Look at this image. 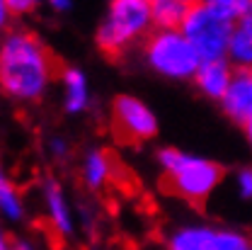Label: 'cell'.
<instances>
[{
	"mask_svg": "<svg viewBox=\"0 0 252 250\" xmlns=\"http://www.w3.org/2000/svg\"><path fill=\"white\" fill-rule=\"evenodd\" d=\"M216 238V228L204 226V223H191V226H180L172 231L165 241L167 250H211Z\"/></svg>",
	"mask_w": 252,
	"mask_h": 250,
	"instance_id": "8fae6325",
	"label": "cell"
},
{
	"mask_svg": "<svg viewBox=\"0 0 252 250\" xmlns=\"http://www.w3.org/2000/svg\"><path fill=\"white\" fill-rule=\"evenodd\" d=\"M143 61L170 80H194L201 59L180 30H153L141 44Z\"/></svg>",
	"mask_w": 252,
	"mask_h": 250,
	"instance_id": "277c9868",
	"label": "cell"
},
{
	"mask_svg": "<svg viewBox=\"0 0 252 250\" xmlns=\"http://www.w3.org/2000/svg\"><path fill=\"white\" fill-rule=\"evenodd\" d=\"M243 131H245V139H248V143H250V148H252V124H248Z\"/></svg>",
	"mask_w": 252,
	"mask_h": 250,
	"instance_id": "cb8c5ba5",
	"label": "cell"
},
{
	"mask_svg": "<svg viewBox=\"0 0 252 250\" xmlns=\"http://www.w3.org/2000/svg\"><path fill=\"white\" fill-rule=\"evenodd\" d=\"M153 30L151 0H109L107 15L94 32V44L104 59L117 61L131 46L143 44Z\"/></svg>",
	"mask_w": 252,
	"mask_h": 250,
	"instance_id": "3957f363",
	"label": "cell"
},
{
	"mask_svg": "<svg viewBox=\"0 0 252 250\" xmlns=\"http://www.w3.org/2000/svg\"><path fill=\"white\" fill-rule=\"evenodd\" d=\"M51 148H54V153L59 158H63L68 153V143H65L63 139H54V141H51Z\"/></svg>",
	"mask_w": 252,
	"mask_h": 250,
	"instance_id": "ffe728a7",
	"label": "cell"
},
{
	"mask_svg": "<svg viewBox=\"0 0 252 250\" xmlns=\"http://www.w3.org/2000/svg\"><path fill=\"white\" fill-rule=\"evenodd\" d=\"M158 165L162 189L194 207L206 204L223 180V168L216 160L194 156L180 148H160Z\"/></svg>",
	"mask_w": 252,
	"mask_h": 250,
	"instance_id": "7a4b0ae2",
	"label": "cell"
},
{
	"mask_svg": "<svg viewBox=\"0 0 252 250\" xmlns=\"http://www.w3.org/2000/svg\"><path fill=\"white\" fill-rule=\"evenodd\" d=\"M180 32L187 36V41L194 46V51L199 54L201 61L228 59V44H230L233 22H228L220 15H216L206 2H199V5L189 7Z\"/></svg>",
	"mask_w": 252,
	"mask_h": 250,
	"instance_id": "5b68a950",
	"label": "cell"
},
{
	"mask_svg": "<svg viewBox=\"0 0 252 250\" xmlns=\"http://www.w3.org/2000/svg\"><path fill=\"white\" fill-rule=\"evenodd\" d=\"M5 5L12 15H27L39 5V0H5Z\"/></svg>",
	"mask_w": 252,
	"mask_h": 250,
	"instance_id": "d6986e66",
	"label": "cell"
},
{
	"mask_svg": "<svg viewBox=\"0 0 252 250\" xmlns=\"http://www.w3.org/2000/svg\"><path fill=\"white\" fill-rule=\"evenodd\" d=\"M114 170H117V163H114L112 153H107L104 148H94V151H90V153L85 156V160H83L80 175H83V182H85L88 187L104 189L112 182Z\"/></svg>",
	"mask_w": 252,
	"mask_h": 250,
	"instance_id": "4fadbf2b",
	"label": "cell"
},
{
	"mask_svg": "<svg viewBox=\"0 0 252 250\" xmlns=\"http://www.w3.org/2000/svg\"><path fill=\"white\" fill-rule=\"evenodd\" d=\"M180 2H185L187 7H191V5H199V2H204V0H180Z\"/></svg>",
	"mask_w": 252,
	"mask_h": 250,
	"instance_id": "d4e9b609",
	"label": "cell"
},
{
	"mask_svg": "<svg viewBox=\"0 0 252 250\" xmlns=\"http://www.w3.org/2000/svg\"><path fill=\"white\" fill-rule=\"evenodd\" d=\"M211 250H252V238L248 233H240L233 228H216Z\"/></svg>",
	"mask_w": 252,
	"mask_h": 250,
	"instance_id": "e0dca14e",
	"label": "cell"
},
{
	"mask_svg": "<svg viewBox=\"0 0 252 250\" xmlns=\"http://www.w3.org/2000/svg\"><path fill=\"white\" fill-rule=\"evenodd\" d=\"M7 15H10V10H7V5H5V0H0V30L7 25Z\"/></svg>",
	"mask_w": 252,
	"mask_h": 250,
	"instance_id": "44dd1931",
	"label": "cell"
},
{
	"mask_svg": "<svg viewBox=\"0 0 252 250\" xmlns=\"http://www.w3.org/2000/svg\"><path fill=\"white\" fill-rule=\"evenodd\" d=\"M0 212L7 216V219H22V202H20V194L17 189L10 185V180H5L2 170H0Z\"/></svg>",
	"mask_w": 252,
	"mask_h": 250,
	"instance_id": "2e32d148",
	"label": "cell"
},
{
	"mask_svg": "<svg viewBox=\"0 0 252 250\" xmlns=\"http://www.w3.org/2000/svg\"><path fill=\"white\" fill-rule=\"evenodd\" d=\"M61 71V61L32 32H10L0 44V88L15 100H39Z\"/></svg>",
	"mask_w": 252,
	"mask_h": 250,
	"instance_id": "6da1fadb",
	"label": "cell"
},
{
	"mask_svg": "<svg viewBox=\"0 0 252 250\" xmlns=\"http://www.w3.org/2000/svg\"><path fill=\"white\" fill-rule=\"evenodd\" d=\"M235 75V68L228 59H216V61H201L196 75H194V85L196 90L209 97V100H216L220 102L223 95L228 93L230 88V80Z\"/></svg>",
	"mask_w": 252,
	"mask_h": 250,
	"instance_id": "ba28073f",
	"label": "cell"
},
{
	"mask_svg": "<svg viewBox=\"0 0 252 250\" xmlns=\"http://www.w3.org/2000/svg\"><path fill=\"white\" fill-rule=\"evenodd\" d=\"M61 83H63V107H65V112L68 114L85 112L88 105H90V88H88V78L83 75V71L63 66Z\"/></svg>",
	"mask_w": 252,
	"mask_h": 250,
	"instance_id": "30bf717a",
	"label": "cell"
},
{
	"mask_svg": "<svg viewBox=\"0 0 252 250\" xmlns=\"http://www.w3.org/2000/svg\"><path fill=\"white\" fill-rule=\"evenodd\" d=\"M228 61L233 63V68H252V10L238 22H233Z\"/></svg>",
	"mask_w": 252,
	"mask_h": 250,
	"instance_id": "7c38bea8",
	"label": "cell"
},
{
	"mask_svg": "<svg viewBox=\"0 0 252 250\" xmlns=\"http://www.w3.org/2000/svg\"><path fill=\"white\" fill-rule=\"evenodd\" d=\"M238 192L245 197V199H252V168H245V170H238Z\"/></svg>",
	"mask_w": 252,
	"mask_h": 250,
	"instance_id": "ac0fdd59",
	"label": "cell"
},
{
	"mask_svg": "<svg viewBox=\"0 0 252 250\" xmlns=\"http://www.w3.org/2000/svg\"><path fill=\"white\" fill-rule=\"evenodd\" d=\"M49 2H51L56 10H68V7H70V0H49Z\"/></svg>",
	"mask_w": 252,
	"mask_h": 250,
	"instance_id": "7402d4cb",
	"label": "cell"
},
{
	"mask_svg": "<svg viewBox=\"0 0 252 250\" xmlns=\"http://www.w3.org/2000/svg\"><path fill=\"white\" fill-rule=\"evenodd\" d=\"M109 129L119 146H143L158 136L156 112L136 95H117L109 107Z\"/></svg>",
	"mask_w": 252,
	"mask_h": 250,
	"instance_id": "8992f818",
	"label": "cell"
},
{
	"mask_svg": "<svg viewBox=\"0 0 252 250\" xmlns=\"http://www.w3.org/2000/svg\"><path fill=\"white\" fill-rule=\"evenodd\" d=\"M44 199H46V214H49L51 231L63 238L70 236L73 233V214H70V207H68V199L63 194L61 185L56 180H46Z\"/></svg>",
	"mask_w": 252,
	"mask_h": 250,
	"instance_id": "9c48e42d",
	"label": "cell"
},
{
	"mask_svg": "<svg viewBox=\"0 0 252 250\" xmlns=\"http://www.w3.org/2000/svg\"><path fill=\"white\" fill-rule=\"evenodd\" d=\"M223 114L238 126L252 124V68H235L228 93L219 102Z\"/></svg>",
	"mask_w": 252,
	"mask_h": 250,
	"instance_id": "52a82bcc",
	"label": "cell"
},
{
	"mask_svg": "<svg viewBox=\"0 0 252 250\" xmlns=\"http://www.w3.org/2000/svg\"><path fill=\"white\" fill-rule=\"evenodd\" d=\"M204 2L228 22H238L252 10V0H204Z\"/></svg>",
	"mask_w": 252,
	"mask_h": 250,
	"instance_id": "9a60e30c",
	"label": "cell"
},
{
	"mask_svg": "<svg viewBox=\"0 0 252 250\" xmlns=\"http://www.w3.org/2000/svg\"><path fill=\"white\" fill-rule=\"evenodd\" d=\"M12 250H34L30 243H12Z\"/></svg>",
	"mask_w": 252,
	"mask_h": 250,
	"instance_id": "603a6c76",
	"label": "cell"
},
{
	"mask_svg": "<svg viewBox=\"0 0 252 250\" xmlns=\"http://www.w3.org/2000/svg\"><path fill=\"white\" fill-rule=\"evenodd\" d=\"M187 10L189 7L180 0H151L153 27L156 30H180Z\"/></svg>",
	"mask_w": 252,
	"mask_h": 250,
	"instance_id": "5bb4252c",
	"label": "cell"
}]
</instances>
